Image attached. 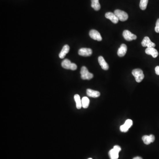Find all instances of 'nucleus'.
<instances>
[{"label":"nucleus","mask_w":159,"mask_h":159,"mask_svg":"<svg viewBox=\"0 0 159 159\" xmlns=\"http://www.w3.org/2000/svg\"><path fill=\"white\" fill-rule=\"evenodd\" d=\"M132 73L135 77L136 81L138 83L141 82L145 77L143 71L140 69H134L132 70Z\"/></svg>","instance_id":"1"},{"label":"nucleus","mask_w":159,"mask_h":159,"mask_svg":"<svg viewBox=\"0 0 159 159\" xmlns=\"http://www.w3.org/2000/svg\"><path fill=\"white\" fill-rule=\"evenodd\" d=\"M62 66L65 69L75 70L77 69V65L75 63H72L69 60L65 59L62 62Z\"/></svg>","instance_id":"2"},{"label":"nucleus","mask_w":159,"mask_h":159,"mask_svg":"<svg viewBox=\"0 0 159 159\" xmlns=\"http://www.w3.org/2000/svg\"><path fill=\"white\" fill-rule=\"evenodd\" d=\"M114 13L120 21H125L128 19V14L123 11L116 10L114 11Z\"/></svg>","instance_id":"3"},{"label":"nucleus","mask_w":159,"mask_h":159,"mask_svg":"<svg viewBox=\"0 0 159 159\" xmlns=\"http://www.w3.org/2000/svg\"><path fill=\"white\" fill-rule=\"evenodd\" d=\"M81 78L83 80H91L93 77V75L89 73L88 69L85 66H83L81 70Z\"/></svg>","instance_id":"4"},{"label":"nucleus","mask_w":159,"mask_h":159,"mask_svg":"<svg viewBox=\"0 0 159 159\" xmlns=\"http://www.w3.org/2000/svg\"><path fill=\"white\" fill-rule=\"evenodd\" d=\"M122 35L124 39L128 41H132L133 40L136 39L137 38L135 35L133 34L130 31L128 30H124Z\"/></svg>","instance_id":"5"},{"label":"nucleus","mask_w":159,"mask_h":159,"mask_svg":"<svg viewBox=\"0 0 159 159\" xmlns=\"http://www.w3.org/2000/svg\"><path fill=\"white\" fill-rule=\"evenodd\" d=\"M141 45L143 47H147V48H154L156 44L152 42L149 38L148 36H145L141 42Z\"/></svg>","instance_id":"6"},{"label":"nucleus","mask_w":159,"mask_h":159,"mask_svg":"<svg viewBox=\"0 0 159 159\" xmlns=\"http://www.w3.org/2000/svg\"><path fill=\"white\" fill-rule=\"evenodd\" d=\"M89 36L92 39L97 41H101L102 40V38L101 34L96 30H91L89 32Z\"/></svg>","instance_id":"7"},{"label":"nucleus","mask_w":159,"mask_h":159,"mask_svg":"<svg viewBox=\"0 0 159 159\" xmlns=\"http://www.w3.org/2000/svg\"><path fill=\"white\" fill-rule=\"evenodd\" d=\"M132 120L131 119H127L125 122V123L123 125H122L120 127V130L122 132H126L128 131L129 129L130 128L131 126H132Z\"/></svg>","instance_id":"8"},{"label":"nucleus","mask_w":159,"mask_h":159,"mask_svg":"<svg viewBox=\"0 0 159 159\" xmlns=\"http://www.w3.org/2000/svg\"><path fill=\"white\" fill-rule=\"evenodd\" d=\"M92 53V49L88 48H82L78 51L79 55L84 57H88L91 56Z\"/></svg>","instance_id":"9"},{"label":"nucleus","mask_w":159,"mask_h":159,"mask_svg":"<svg viewBox=\"0 0 159 159\" xmlns=\"http://www.w3.org/2000/svg\"><path fill=\"white\" fill-rule=\"evenodd\" d=\"M105 17L106 18L111 20V21L114 24H117L119 21V20L116 16L115 13L111 12H107L105 14Z\"/></svg>","instance_id":"10"},{"label":"nucleus","mask_w":159,"mask_h":159,"mask_svg":"<svg viewBox=\"0 0 159 159\" xmlns=\"http://www.w3.org/2000/svg\"><path fill=\"white\" fill-rule=\"evenodd\" d=\"M142 140L146 145H149L154 141L155 137L154 135H151L149 136L145 135L142 137Z\"/></svg>","instance_id":"11"},{"label":"nucleus","mask_w":159,"mask_h":159,"mask_svg":"<svg viewBox=\"0 0 159 159\" xmlns=\"http://www.w3.org/2000/svg\"><path fill=\"white\" fill-rule=\"evenodd\" d=\"M127 46L125 44H122L120 46V47L118 48V50L117 54L119 57H122L125 56L127 52Z\"/></svg>","instance_id":"12"},{"label":"nucleus","mask_w":159,"mask_h":159,"mask_svg":"<svg viewBox=\"0 0 159 159\" xmlns=\"http://www.w3.org/2000/svg\"><path fill=\"white\" fill-rule=\"evenodd\" d=\"M98 62L99 65H101L102 68L103 70H107L109 69V65L102 56H101L99 57Z\"/></svg>","instance_id":"13"},{"label":"nucleus","mask_w":159,"mask_h":159,"mask_svg":"<svg viewBox=\"0 0 159 159\" xmlns=\"http://www.w3.org/2000/svg\"><path fill=\"white\" fill-rule=\"evenodd\" d=\"M145 51L146 54L152 55L154 58H156L159 54L158 51L154 48H147Z\"/></svg>","instance_id":"14"},{"label":"nucleus","mask_w":159,"mask_h":159,"mask_svg":"<svg viewBox=\"0 0 159 159\" xmlns=\"http://www.w3.org/2000/svg\"><path fill=\"white\" fill-rule=\"evenodd\" d=\"M69 49H70V48H69V46L68 45H65L59 54V58H64L66 54L69 52Z\"/></svg>","instance_id":"15"},{"label":"nucleus","mask_w":159,"mask_h":159,"mask_svg":"<svg viewBox=\"0 0 159 159\" xmlns=\"http://www.w3.org/2000/svg\"><path fill=\"white\" fill-rule=\"evenodd\" d=\"M87 94L88 96L92 98L98 97L101 95L98 91H95L91 89H88L87 90Z\"/></svg>","instance_id":"16"},{"label":"nucleus","mask_w":159,"mask_h":159,"mask_svg":"<svg viewBox=\"0 0 159 159\" xmlns=\"http://www.w3.org/2000/svg\"><path fill=\"white\" fill-rule=\"evenodd\" d=\"M119 152L115 149H111L109 152V156L111 159H118Z\"/></svg>","instance_id":"17"},{"label":"nucleus","mask_w":159,"mask_h":159,"mask_svg":"<svg viewBox=\"0 0 159 159\" xmlns=\"http://www.w3.org/2000/svg\"><path fill=\"white\" fill-rule=\"evenodd\" d=\"M91 6L96 11H99L101 9V6L99 3V0H91Z\"/></svg>","instance_id":"18"},{"label":"nucleus","mask_w":159,"mask_h":159,"mask_svg":"<svg viewBox=\"0 0 159 159\" xmlns=\"http://www.w3.org/2000/svg\"><path fill=\"white\" fill-rule=\"evenodd\" d=\"M74 99L75 102H76L77 108L78 109H81L82 107V102L81 97L79 95L76 94L74 96Z\"/></svg>","instance_id":"19"},{"label":"nucleus","mask_w":159,"mask_h":159,"mask_svg":"<svg viewBox=\"0 0 159 159\" xmlns=\"http://www.w3.org/2000/svg\"><path fill=\"white\" fill-rule=\"evenodd\" d=\"M82 107L83 108H87L88 107L89 104V99L87 97H84L82 99Z\"/></svg>","instance_id":"20"},{"label":"nucleus","mask_w":159,"mask_h":159,"mask_svg":"<svg viewBox=\"0 0 159 159\" xmlns=\"http://www.w3.org/2000/svg\"><path fill=\"white\" fill-rule=\"evenodd\" d=\"M149 0H141L139 6L142 10H144L147 8Z\"/></svg>","instance_id":"21"},{"label":"nucleus","mask_w":159,"mask_h":159,"mask_svg":"<svg viewBox=\"0 0 159 159\" xmlns=\"http://www.w3.org/2000/svg\"><path fill=\"white\" fill-rule=\"evenodd\" d=\"M155 30L156 32L159 33V18L156 21Z\"/></svg>","instance_id":"22"},{"label":"nucleus","mask_w":159,"mask_h":159,"mask_svg":"<svg viewBox=\"0 0 159 159\" xmlns=\"http://www.w3.org/2000/svg\"><path fill=\"white\" fill-rule=\"evenodd\" d=\"M114 148V149H115L116 150L118 151V152H119L121 150V147L118 145L114 146V148Z\"/></svg>","instance_id":"23"},{"label":"nucleus","mask_w":159,"mask_h":159,"mask_svg":"<svg viewBox=\"0 0 159 159\" xmlns=\"http://www.w3.org/2000/svg\"><path fill=\"white\" fill-rule=\"evenodd\" d=\"M155 72L157 75H159V66H157L155 68Z\"/></svg>","instance_id":"24"},{"label":"nucleus","mask_w":159,"mask_h":159,"mask_svg":"<svg viewBox=\"0 0 159 159\" xmlns=\"http://www.w3.org/2000/svg\"><path fill=\"white\" fill-rule=\"evenodd\" d=\"M133 159H142V158L141 157H139V156H137V157L133 158Z\"/></svg>","instance_id":"25"},{"label":"nucleus","mask_w":159,"mask_h":159,"mask_svg":"<svg viewBox=\"0 0 159 159\" xmlns=\"http://www.w3.org/2000/svg\"><path fill=\"white\" fill-rule=\"evenodd\" d=\"M92 159V158H89V159Z\"/></svg>","instance_id":"26"}]
</instances>
